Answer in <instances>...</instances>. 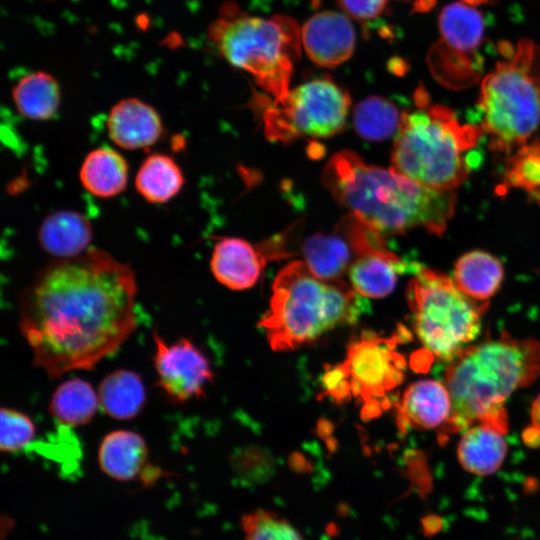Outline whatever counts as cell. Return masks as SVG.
Returning <instances> with one entry per match:
<instances>
[{"label": "cell", "mask_w": 540, "mask_h": 540, "mask_svg": "<svg viewBox=\"0 0 540 540\" xmlns=\"http://www.w3.org/2000/svg\"><path fill=\"white\" fill-rule=\"evenodd\" d=\"M111 142L125 150L148 149L163 135L160 114L150 104L138 98H125L110 109L106 119Z\"/></svg>", "instance_id": "9a60e30c"}, {"label": "cell", "mask_w": 540, "mask_h": 540, "mask_svg": "<svg viewBox=\"0 0 540 540\" xmlns=\"http://www.w3.org/2000/svg\"><path fill=\"white\" fill-rule=\"evenodd\" d=\"M102 411L116 420L136 417L146 402L145 385L134 371L117 369L106 375L98 387Z\"/></svg>", "instance_id": "7402d4cb"}, {"label": "cell", "mask_w": 540, "mask_h": 540, "mask_svg": "<svg viewBox=\"0 0 540 540\" xmlns=\"http://www.w3.org/2000/svg\"><path fill=\"white\" fill-rule=\"evenodd\" d=\"M436 0H417V8L427 10L435 4Z\"/></svg>", "instance_id": "e575fe53"}, {"label": "cell", "mask_w": 540, "mask_h": 540, "mask_svg": "<svg viewBox=\"0 0 540 540\" xmlns=\"http://www.w3.org/2000/svg\"><path fill=\"white\" fill-rule=\"evenodd\" d=\"M427 61L433 76L449 88H465L480 77V58L451 48L441 39L430 49Z\"/></svg>", "instance_id": "83f0119b"}, {"label": "cell", "mask_w": 540, "mask_h": 540, "mask_svg": "<svg viewBox=\"0 0 540 540\" xmlns=\"http://www.w3.org/2000/svg\"><path fill=\"white\" fill-rule=\"evenodd\" d=\"M402 114L385 98L372 96L362 100L354 109L356 132L371 141L388 139L398 132Z\"/></svg>", "instance_id": "f1b7e54d"}, {"label": "cell", "mask_w": 540, "mask_h": 540, "mask_svg": "<svg viewBox=\"0 0 540 540\" xmlns=\"http://www.w3.org/2000/svg\"><path fill=\"white\" fill-rule=\"evenodd\" d=\"M384 246V235L350 213L332 232L307 238L302 252L310 271L320 279L331 281L340 279L361 255Z\"/></svg>", "instance_id": "8fae6325"}, {"label": "cell", "mask_w": 540, "mask_h": 540, "mask_svg": "<svg viewBox=\"0 0 540 540\" xmlns=\"http://www.w3.org/2000/svg\"><path fill=\"white\" fill-rule=\"evenodd\" d=\"M506 431L490 422H478L467 428L457 447L461 466L467 472L481 476L496 472L507 452Z\"/></svg>", "instance_id": "d6986e66"}, {"label": "cell", "mask_w": 540, "mask_h": 540, "mask_svg": "<svg viewBox=\"0 0 540 540\" xmlns=\"http://www.w3.org/2000/svg\"><path fill=\"white\" fill-rule=\"evenodd\" d=\"M209 38L233 66L250 73L274 99L289 93L293 61L300 55L301 31L286 16H222L209 28Z\"/></svg>", "instance_id": "52a82bcc"}, {"label": "cell", "mask_w": 540, "mask_h": 540, "mask_svg": "<svg viewBox=\"0 0 540 540\" xmlns=\"http://www.w3.org/2000/svg\"><path fill=\"white\" fill-rule=\"evenodd\" d=\"M128 176L125 157L109 146H100L87 153L79 170L83 188L98 198L121 194L127 186Z\"/></svg>", "instance_id": "44dd1931"}, {"label": "cell", "mask_w": 540, "mask_h": 540, "mask_svg": "<svg viewBox=\"0 0 540 540\" xmlns=\"http://www.w3.org/2000/svg\"><path fill=\"white\" fill-rule=\"evenodd\" d=\"M99 406L98 394L92 385L74 377L57 386L51 395L48 412L59 424L78 427L88 424Z\"/></svg>", "instance_id": "484cf974"}, {"label": "cell", "mask_w": 540, "mask_h": 540, "mask_svg": "<svg viewBox=\"0 0 540 540\" xmlns=\"http://www.w3.org/2000/svg\"><path fill=\"white\" fill-rule=\"evenodd\" d=\"M441 40L453 49L474 54L484 35L482 14L459 2L443 8L439 17Z\"/></svg>", "instance_id": "4316f807"}, {"label": "cell", "mask_w": 540, "mask_h": 540, "mask_svg": "<svg viewBox=\"0 0 540 540\" xmlns=\"http://www.w3.org/2000/svg\"><path fill=\"white\" fill-rule=\"evenodd\" d=\"M301 42L315 64L333 68L351 57L355 31L346 15L322 11L305 22L301 29Z\"/></svg>", "instance_id": "5bb4252c"}, {"label": "cell", "mask_w": 540, "mask_h": 540, "mask_svg": "<svg viewBox=\"0 0 540 540\" xmlns=\"http://www.w3.org/2000/svg\"><path fill=\"white\" fill-rule=\"evenodd\" d=\"M478 106L491 149L510 152L526 144L540 124V47L519 41L510 59L483 79Z\"/></svg>", "instance_id": "8992f818"}, {"label": "cell", "mask_w": 540, "mask_h": 540, "mask_svg": "<svg viewBox=\"0 0 540 540\" xmlns=\"http://www.w3.org/2000/svg\"><path fill=\"white\" fill-rule=\"evenodd\" d=\"M263 266L264 256L249 242L234 237L219 239L210 259V269L216 280L233 290L253 286Z\"/></svg>", "instance_id": "e0dca14e"}, {"label": "cell", "mask_w": 540, "mask_h": 540, "mask_svg": "<svg viewBox=\"0 0 540 540\" xmlns=\"http://www.w3.org/2000/svg\"><path fill=\"white\" fill-rule=\"evenodd\" d=\"M97 459L101 470L118 481L141 480L149 484L161 475V470L149 462L145 439L131 430L107 433L99 444Z\"/></svg>", "instance_id": "4fadbf2b"}, {"label": "cell", "mask_w": 540, "mask_h": 540, "mask_svg": "<svg viewBox=\"0 0 540 540\" xmlns=\"http://www.w3.org/2000/svg\"><path fill=\"white\" fill-rule=\"evenodd\" d=\"M540 376V343L502 334L468 346L444 374L452 410L442 431H465L478 422L508 427L504 403Z\"/></svg>", "instance_id": "3957f363"}, {"label": "cell", "mask_w": 540, "mask_h": 540, "mask_svg": "<svg viewBox=\"0 0 540 540\" xmlns=\"http://www.w3.org/2000/svg\"><path fill=\"white\" fill-rule=\"evenodd\" d=\"M452 402L444 382L432 379L412 383L404 392L398 408V424L408 428L431 429L445 425Z\"/></svg>", "instance_id": "2e32d148"}, {"label": "cell", "mask_w": 540, "mask_h": 540, "mask_svg": "<svg viewBox=\"0 0 540 540\" xmlns=\"http://www.w3.org/2000/svg\"><path fill=\"white\" fill-rule=\"evenodd\" d=\"M242 527L245 540H305L287 520L265 510L244 515Z\"/></svg>", "instance_id": "4dcf8cb0"}, {"label": "cell", "mask_w": 540, "mask_h": 540, "mask_svg": "<svg viewBox=\"0 0 540 540\" xmlns=\"http://www.w3.org/2000/svg\"><path fill=\"white\" fill-rule=\"evenodd\" d=\"M93 229L82 213L62 209L49 214L38 230L41 248L52 259H67L79 256L90 249Z\"/></svg>", "instance_id": "ac0fdd59"}, {"label": "cell", "mask_w": 540, "mask_h": 540, "mask_svg": "<svg viewBox=\"0 0 540 540\" xmlns=\"http://www.w3.org/2000/svg\"><path fill=\"white\" fill-rule=\"evenodd\" d=\"M153 340V365L157 385L167 398L175 404L201 398L213 379V372L205 354L186 337L167 343L154 330Z\"/></svg>", "instance_id": "7c38bea8"}, {"label": "cell", "mask_w": 540, "mask_h": 540, "mask_svg": "<svg viewBox=\"0 0 540 540\" xmlns=\"http://www.w3.org/2000/svg\"><path fill=\"white\" fill-rule=\"evenodd\" d=\"M531 429H533L534 434L540 433V394L535 399L532 408H531Z\"/></svg>", "instance_id": "836d02e7"}, {"label": "cell", "mask_w": 540, "mask_h": 540, "mask_svg": "<svg viewBox=\"0 0 540 540\" xmlns=\"http://www.w3.org/2000/svg\"><path fill=\"white\" fill-rule=\"evenodd\" d=\"M418 106V110L402 113L391 168L423 186L452 191L467 178L466 154L483 132L480 127L461 124L443 105Z\"/></svg>", "instance_id": "5b68a950"}, {"label": "cell", "mask_w": 540, "mask_h": 540, "mask_svg": "<svg viewBox=\"0 0 540 540\" xmlns=\"http://www.w3.org/2000/svg\"><path fill=\"white\" fill-rule=\"evenodd\" d=\"M132 268L108 252L52 259L19 297V328L50 379L90 370L136 329Z\"/></svg>", "instance_id": "6da1fadb"}, {"label": "cell", "mask_w": 540, "mask_h": 540, "mask_svg": "<svg viewBox=\"0 0 540 540\" xmlns=\"http://www.w3.org/2000/svg\"><path fill=\"white\" fill-rule=\"evenodd\" d=\"M346 15L353 19L366 21L379 16L388 0H337Z\"/></svg>", "instance_id": "d6a6232c"}, {"label": "cell", "mask_w": 540, "mask_h": 540, "mask_svg": "<svg viewBox=\"0 0 540 540\" xmlns=\"http://www.w3.org/2000/svg\"><path fill=\"white\" fill-rule=\"evenodd\" d=\"M183 172L173 157L153 152L140 164L134 185L138 194L151 204L172 200L184 186Z\"/></svg>", "instance_id": "cb8c5ba5"}, {"label": "cell", "mask_w": 540, "mask_h": 540, "mask_svg": "<svg viewBox=\"0 0 540 540\" xmlns=\"http://www.w3.org/2000/svg\"><path fill=\"white\" fill-rule=\"evenodd\" d=\"M404 358L395 351V341L364 333L349 347L346 359L339 367L349 388V394L364 401L363 414L376 415L379 402L403 379Z\"/></svg>", "instance_id": "30bf717a"}, {"label": "cell", "mask_w": 540, "mask_h": 540, "mask_svg": "<svg viewBox=\"0 0 540 540\" xmlns=\"http://www.w3.org/2000/svg\"><path fill=\"white\" fill-rule=\"evenodd\" d=\"M504 270L493 255L475 250L464 254L455 264L453 281L469 298L487 302L499 289Z\"/></svg>", "instance_id": "603a6c76"}, {"label": "cell", "mask_w": 540, "mask_h": 540, "mask_svg": "<svg viewBox=\"0 0 540 540\" xmlns=\"http://www.w3.org/2000/svg\"><path fill=\"white\" fill-rule=\"evenodd\" d=\"M414 272L407 296L416 336L434 358L451 362L480 333L487 302L469 298L441 272L421 266Z\"/></svg>", "instance_id": "ba28073f"}, {"label": "cell", "mask_w": 540, "mask_h": 540, "mask_svg": "<svg viewBox=\"0 0 540 540\" xmlns=\"http://www.w3.org/2000/svg\"><path fill=\"white\" fill-rule=\"evenodd\" d=\"M504 181L540 200V141L519 147L507 163Z\"/></svg>", "instance_id": "f546056e"}, {"label": "cell", "mask_w": 540, "mask_h": 540, "mask_svg": "<svg viewBox=\"0 0 540 540\" xmlns=\"http://www.w3.org/2000/svg\"><path fill=\"white\" fill-rule=\"evenodd\" d=\"M350 103L346 90L328 76L305 82L266 106L265 134L282 142L333 136L344 128Z\"/></svg>", "instance_id": "9c48e42d"}, {"label": "cell", "mask_w": 540, "mask_h": 540, "mask_svg": "<svg viewBox=\"0 0 540 540\" xmlns=\"http://www.w3.org/2000/svg\"><path fill=\"white\" fill-rule=\"evenodd\" d=\"M322 183L338 203L382 235L415 227L440 235L454 212L452 191L423 186L392 168L368 165L352 151L329 160Z\"/></svg>", "instance_id": "7a4b0ae2"}, {"label": "cell", "mask_w": 540, "mask_h": 540, "mask_svg": "<svg viewBox=\"0 0 540 540\" xmlns=\"http://www.w3.org/2000/svg\"><path fill=\"white\" fill-rule=\"evenodd\" d=\"M366 310V300L346 282L320 279L304 261H293L275 278L270 308L259 325L272 349L285 351L354 323Z\"/></svg>", "instance_id": "277c9868"}, {"label": "cell", "mask_w": 540, "mask_h": 540, "mask_svg": "<svg viewBox=\"0 0 540 540\" xmlns=\"http://www.w3.org/2000/svg\"><path fill=\"white\" fill-rule=\"evenodd\" d=\"M0 419V449L2 452H19L34 439L36 427L28 414L11 407H2Z\"/></svg>", "instance_id": "1f68e13d"}, {"label": "cell", "mask_w": 540, "mask_h": 540, "mask_svg": "<svg viewBox=\"0 0 540 540\" xmlns=\"http://www.w3.org/2000/svg\"><path fill=\"white\" fill-rule=\"evenodd\" d=\"M463 1H465V2L468 3V4L477 5V4L484 3V2H486L487 0H463Z\"/></svg>", "instance_id": "d590c367"}, {"label": "cell", "mask_w": 540, "mask_h": 540, "mask_svg": "<svg viewBox=\"0 0 540 540\" xmlns=\"http://www.w3.org/2000/svg\"><path fill=\"white\" fill-rule=\"evenodd\" d=\"M12 100L20 115L29 120L47 121L58 112L61 90L57 80L44 71L23 76L12 88Z\"/></svg>", "instance_id": "d4e9b609"}, {"label": "cell", "mask_w": 540, "mask_h": 540, "mask_svg": "<svg viewBox=\"0 0 540 540\" xmlns=\"http://www.w3.org/2000/svg\"><path fill=\"white\" fill-rule=\"evenodd\" d=\"M407 269V263L384 246L358 257L348 272L352 287L358 294L380 298L392 292L398 276Z\"/></svg>", "instance_id": "ffe728a7"}]
</instances>
